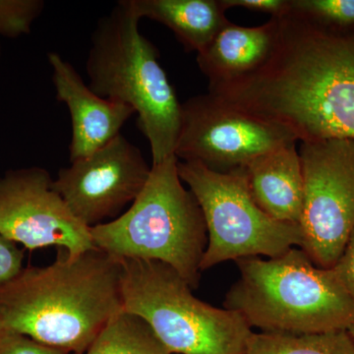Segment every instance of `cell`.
I'll list each match as a JSON object with an SVG mask.
<instances>
[{"mask_svg": "<svg viewBox=\"0 0 354 354\" xmlns=\"http://www.w3.org/2000/svg\"><path fill=\"white\" fill-rule=\"evenodd\" d=\"M279 19L270 62L253 75L209 88V94L274 121L299 142L354 140V32Z\"/></svg>", "mask_w": 354, "mask_h": 354, "instance_id": "1", "label": "cell"}, {"mask_svg": "<svg viewBox=\"0 0 354 354\" xmlns=\"http://www.w3.org/2000/svg\"><path fill=\"white\" fill-rule=\"evenodd\" d=\"M120 260L99 248L27 268L0 286V328L71 354H85L123 311Z\"/></svg>", "mask_w": 354, "mask_h": 354, "instance_id": "2", "label": "cell"}, {"mask_svg": "<svg viewBox=\"0 0 354 354\" xmlns=\"http://www.w3.org/2000/svg\"><path fill=\"white\" fill-rule=\"evenodd\" d=\"M140 20L129 0H121L97 21L86 71L93 92L134 109L151 146L152 165H158L176 155L181 104L157 48L139 31Z\"/></svg>", "mask_w": 354, "mask_h": 354, "instance_id": "3", "label": "cell"}, {"mask_svg": "<svg viewBox=\"0 0 354 354\" xmlns=\"http://www.w3.org/2000/svg\"><path fill=\"white\" fill-rule=\"evenodd\" d=\"M239 278L223 308L236 312L261 332L316 334L348 330L354 301L335 276L310 260L299 247L276 258L235 261Z\"/></svg>", "mask_w": 354, "mask_h": 354, "instance_id": "4", "label": "cell"}, {"mask_svg": "<svg viewBox=\"0 0 354 354\" xmlns=\"http://www.w3.org/2000/svg\"><path fill=\"white\" fill-rule=\"evenodd\" d=\"M176 155L152 165L145 187L115 220L90 228L93 243L118 258L171 266L196 290L208 232L199 203L186 189Z\"/></svg>", "mask_w": 354, "mask_h": 354, "instance_id": "5", "label": "cell"}, {"mask_svg": "<svg viewBox=\"0 0 354 354\" xmlns=\"http://www.w3.org/2000/svg\"><path fill=\"white\" fill-rule=\"evenodd\" d=\"M118 260L123 311L143 319L169 353L246 354L253 330L239 313L198 299L165 263Z\"/></svg>", "mask_w": 354, "mask_h": 354, "instance_id": "6", "label": "cell"}, {"mask_svg": "<svg viewBox=\"0 0 354 354\" xmlns=\"http://www.w3.org/2000/svg\"><path fill=\"white\" fill-rule=\"evenodd\" d=\"M179 177L199 203L208 244L201 271L227 261L276 258L300 247L299 225L272 218L254 201L245 169L212 171L197 162H177Z\"/></svg>", "mask_w": 354, "mask_h": 354, "instance_id": "7", "label": "cell"}, {"mask_svg": "<svg viewBox=\"0 0 354 354\" xmlns=\"http://www.w3.org/2000/svg\"><path fill=\"white\" fill-rule=\"evenodd\" d=\"M304 207L300 249L332 269L354 230V140L300 142Z\"/></svg>", "mask_w": 354, "mask_h": 354, "instance_id": "8", "label": "cell"}, {"mask_svg": "<svg viewBox=\"0 0 354 354\" xmlns=\"http://www.w3.org/2000/svg\"><path fill=\"white\" fill-rule=\"evenodd\" d=\"M297 142L288 127L208 93L181 104L176 156L181 162H200L225 174L245 169L255 158Z\"/></svg>", "mask_w": 354, "mask_h": 354, "instance_id": "9", "label": "cell"}, {"mask_svg": "<svg viewBox=\"0 0 354 354\" xmlns=\"http://www.w3.org/2000/svg\"><path fill=\"white\" fill-rule=\"evenodd\" d=\"M43 167L0 177V234L30 250L55 245L76 256L97 248L90 228L70 211Z\"/></svg>", "mask_w": 354, "mask_h": 354, "instance_id": "10", "label": "cell"}, {"mask_svg": "<svg viewBox=\"0 0 354 354\" xmlns=\"http://www.w3.org/2000/svg\"><path fill=\"white\" fill-rule=\"evenodd\" d=\"M150 174L143 153L120 133L92 155L60 169L53 187L91 228L115 220L139 196Z\"/></svg>", "mask_w": 354, "mask_h": 354, "instance_id": "11", "label": "cell"}, {"mask_svg": "<svg viewBox=\"0 0 354 354\" xmlns=\"http://www.w3.org/2000/svg\"><path fill=\"white\" fill-rule=\"evenodd\" d=\"M48 59L57 100L66 104L71 116L69 158L72 162L92 155L115 138L135 111L123 102L95 94L73 65L58 53H48Z\"/></svg>", "mask_w": 354, "mask_h": 354, "instance_id": "12", "label": "cell"}, {"mask_svg": "<svg viewBox=\"0 0 354 354\" xmlns=\"http://www.w3.org/2000/svg\"><path fill=\"white\" fill-rule=\"evenodd\" d=\"M279 19L257 27L230 23L197 55V64L209 88L241 80L259 71L271 59L279 38Z\"/></svg>", "mask_w": 354, "mask_h": 354, "instance_id": "13", "label": "cell"}, {"mask_svg": "<svg viewBox=\"0 0 354 354\" xmlns=\"http://www.w3.org/2000/svg\"><path fill=\"white\" fill-rule=\"evenodd\" d=\"M297 144L265 153L244 169L249 190L259 208L274 220L292 225L299 223L304 196Z\"/></svg>", "mask_w": 354, "mask_h": 354, "instance_id": "14", "label": "cell"}, {"mask_svg": "<svg viewBox=\"0 0 354 354\" xmlns=\"http://www.w3.org/2000/svg\"><path fill=\"white\" fill-rule=\"evenodd\" d=\"M140 18L169 28L186 51L204 50L230 24L221 0H129Z\"/></svg>", "mask_w": 354, "mask_h": 354, "instance_id": "15", "label": "cell"}, {"mask_svg": "<svg viewBox=\"0 0 354 354\" xmlns=\"http://www.w3.org/2000/svg\"><path fill=\"white\" fill-rule=\"evenodd\" d=\"M246 354H354L348 330L316 334L252 333Z\"/></svg>", "mask_w": 354, "mask_h": 354, "instance_id": "16", "label": "cell"}, {"mask_svg": "<svg viewBox=\"0 0 354 354\" xmlns=\"http://www.w3.org/2000/svg\"><path fill=\"white\" fill-rule=\"evenodd\" d=\"M85 354H171L140 317L120 312L97 335Z\"/></svg>", "mask_w": 354, "mask_h": 354, "instance_id": "17", "label": "cell"}, {"mask_svg": "<svg viewBox=\"0 0 354 354\" xmlns=\"http://www.w3.org/2000/svg\"><path fill=\"white\" fill-rule=\"evenodd\" d=\"M290 14L323 31L354 32V0H290Z\"/></svg>", "mask_w": 354, "mask_h": 354, "instance_id": "18", "label": "cell"}, {"mask_svg": "<svg viewBox=\"0 0 354 354\" xmlns=\"http://www.w3.org/2000/svg\"><path fill=\"white\" fill-rule=\"evenodd\" d=\"M44 6L43 0H0V36L15 39L30 34Z\"/></svg>", "mask_w": 354, "mask_h": 354, "instance_id": "19", "label": "cell"}, {"mask_svg": "<svg viewBox=\"0 0 354 354\" xmlns=\"http://www.w3.org/2000/svg\"><path fill=\"white\" fill-rule=\"evenodd\" d=\"M0 354H71L46 346L19 333L0 328Z\"/></svg>", "mask_w": 354, "mask_h": 354, "instance_id": "20", "label": "cell"}, {"mask_svg": "<svg viewBox=\"0 0 354 354\" xmlns=\"http://www.w3.org/2000/svg\"><path fill=\"white\" fill-rule=\"evenodd\" d=\"M24 253L15 242L0 234V286L6 285L22 271Z\"/></svg>", "mask_w": 354, "mask_h": 354, "instance_id": "21", "label": "cell"}, {"mask_svg": "<svg viewBox=\"0 0 354 354\" xmlns=\"http://www.w3.org/2000/svg\"><path fill=\"white\" fill-rule=\"evenodd\" d=\"M225 9L242 7L251 11L269 14L271 18H283L290 11V0H221Z\"/></svg>", "mask_w": 354, "mask_h": 354, "instance_id": "22", "label": "cell"}, {"mask_svg": "<svg viewBox=\"0 0 354 354\" xmlns=\"http://www.w3.org/2000/svg\"><path fill=\"white\" fill-rule=\"evenodd\" d=\"M332 269L354 301V230L342 251L341 257Z\"/></svg>", "mask_w": 354, "mask_h": 354, "instance_id": "23", "label": "cell"}, {"mask_svg": "<svg viewBox=\"0 0 354 354\" xmlns=\"http://www.w3.org/2000/svg\"><path fill=\"white\" fill-rule=\"evenodd\" d=\"M348 334L351 335V339H353L354 342V323L351 326V327L348 328Z\"/></svg>", "mask_w": 354, "mask_h": 354, "instance_id": "24", "label": "cell"}, {"mask_svg": "<svg viewBox=\"0 0 354 354\" xmlns=\"http://www.w3.org/2000/svg\"><path fill=\"white\" fill-rule=\"evenodd\" d=\"M0 57H1V44H0Z\"/></svg>", "mask_w": 354, "mask_h": 354, "instance_id": "25", "label": "cell"}]
</instances>
